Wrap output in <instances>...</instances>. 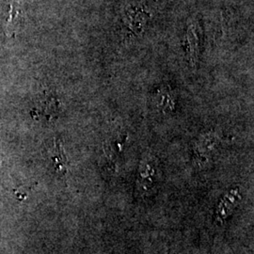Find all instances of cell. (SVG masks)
I'll return each mask as SVG.
<instances>
[{
  "label": "cell",
  "mask_w": 254,
  "mask_h": 254,
  "mask_svg": "<svg viewBox=\"0 0 254 254\" xmlns=\"http://www.w3.org/2000/svg\"><path fill=\"white\" fill-rule=\"evenodd\" d=\"M218 139L214 134L210 133L200 138L195 147L196 157L200 162L204 163L210 154H212L218 146Z\"/></svg>",
  "instance_id": "3"
},
{
  "label": "cell",
  "mask_w": 254,
  "mask_h": 254,
  "mask_svg": "<svg viewBox=\"0 0 254 254\" xmlns=\"http://www.w3.org/2000/svg\"><path fill=\"white\" fill-rule=\"evenodd\" d=\"M240 200L241 195L237 189H233L224 194L215 211V223L218 226H222L234 212Z\"/></svg>",
  "instance_id": "1"
},
{
  "label": "cell",
  "mask_w": 254,
  "mask_h": 254,
  "mask_svg": "<svg viewBox=\"0 0 254 254\" xmlns=\"http://www.w3.org/2000/svg\"><path fill=\"white\" fill-rule=\"evenodd\" d=\"M188 43H189V52L190 61L194 64L196 61V55L198 52V39L196 37V32L193 27L189 28L188 32Z\"/></svg>",
  "instance_id": "6"
},
{
  "label": "cell",
  "mask_w": 254,
  "mask_h": 254,
  "mask_svg": "<svg viewBox=\"0 0 254 254\" xmlns=\"http://www.w3.org/2000/svg\"><path fill=\"white\" fill-rule=\"evenodd\" d=\"M155 177L154 164L148 159H143L140 165L136 179V193L138 196H144L146 193L153 189Z\"/></svg>",
  "instance_id": "2"
},
{
  "label": "cell",
  "mask_w": 254,
  "mask_h": 254,
  "mask_svg": "<svg viewBox=\"0 0 254 254\" xmlns=\"http://www.w3.org/2000/svg\"><path fill=\"white\" fill-rule=\"evenodd\" d=\"M50 155L54 161L55 169L61 174L68 173V160L64 153V147L60 140H55L54 147L52 148Z\"/></svg>",
  "instance_id": "4"
},
{
  "label": "cell",
  "mask_w": 254,
  "mask_h": 254,
  "mask_svg": "<svg viewBox=\"0 0 254 254\" xmlns=\"http://www.w3.org/2000/svg\"><path fill=\"white\" fill-rule=\"evenodd\" d=\"M22 15V8L20 5V0H11L9 5V17L5 26L7 36H11L16 33L18 17Z\"/></svg>",
  "instance_id": "5"
}]
</instances>
